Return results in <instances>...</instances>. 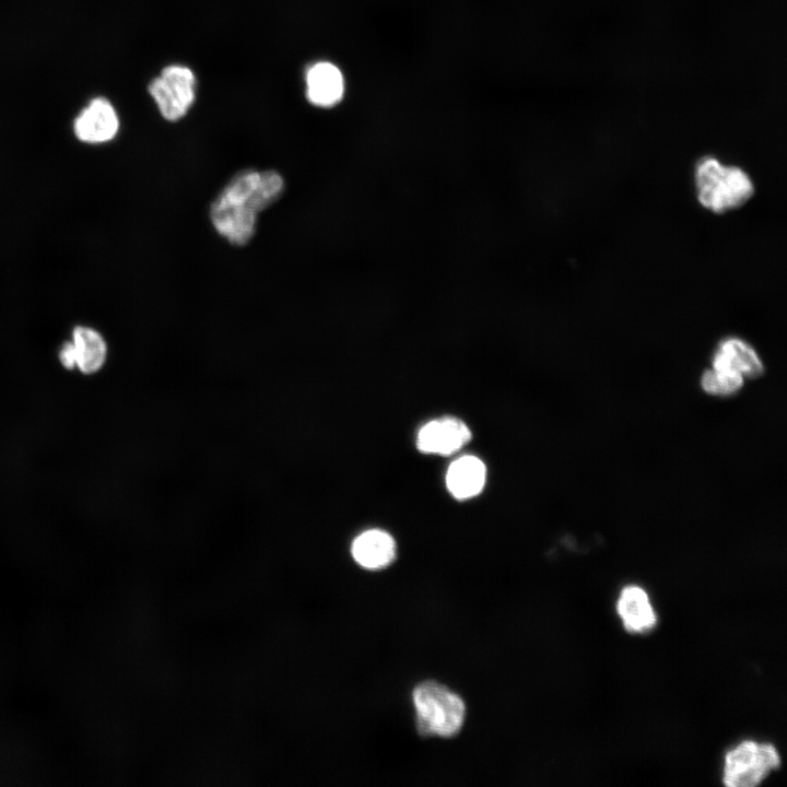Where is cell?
Returning <instances> with one entry per match:
<instances>
[{"mask_svg":"<svg viewBox=\"0 0 787 787\" xmlns=\"http://www.w3.org/2000/svg\"><path fill=\"white\" fill-rule=\"evenodd\" d=\"M694 186L698 203L715 214L741 208L755 191L753 180L744 169L723 164L714 156L697 161Z\"/></svg>","mask_w":787,"mask_h":787,"instance_id":"cell-2","label":"cell"},{"mask_svg":"<svg viewBox=\"0 0 787 787\" xmlns=\"http://www.w3.org/2000/svg\"><path fill=\"white\" fill-rule=\"evenodd\" d=\"M743 385V375L732 369H708L701 378L702 388L710 395L727 396Z\"/></svg>","mask_w":787,"mask_h":787,"instance_id":"cell-14","label":"cell"},{"mask_svg":"<svg viewBox=\"0 0 787 787\" xmlns=\"http://www.w3.org/2000/svg\"><path fill=\"white\" fill-rule=\"evenodd\" d=\"M195 82L189 68L172 64L149 84V93L166 120L176 121L187 114L195 101Z\"/></svg>","mask_w":787,"mask_h":787,"instance_id":"cell-5","label":"cell"},{"mask_svg":"<svg viewBox=\"0 0 787 787\" xmlns=\"http://www.w3.org/2000/svg\"><path fill=\"white\" fill-rule=\"evenodd\" d=\"M71 343L75 354V369L84 375H93L103 368L108 348L99 331L89 326H77L72 331Z\"/></svg>","mask_w":787,"mask_h":787,"instance_id":"cell-13","label":"cell"},{"mask_svg":"<svg viewBox=\"0 0 787 787\" xmlns=\"http://www.w3.org/2000/svg\"><path fill=\"white\" fill-rule=\"evenodd\" d=\"M412 696L421 735L451 737L462 727L463 701L443 684L425 681L414 689Z\"/></svg>","mask_w":787,"mask_h":787,"instance_id":"cell-3","label":"cell"},{"mask_svg":"<svg viewBox=\"0 0 787 787\" xmlns=\"http://www.w3.org/2000/svg\"><path fill=\"white\" fill-rule=\"evenodd\" d=\"M779 763V755L772 744L743 741L725 756L724 784L754 787Z\"/></svg>","mask_w":787,"mask_h":787,"instance_id":"cell-4","label":"cell"},{"mask_svg":"<svg viewBox=\"0 0 787 787\" xmlns=\"http://www.w3.org/2000/svg\"><path fill=\"white\" fill-rule=\"evenodd\" d=\"M120 121L116 108L103 96L92 98L73 120L75 138L86 144H103L119 132Z\"/></svg>","mask_w":787,"mask_h":787,"instance_id":"cell-6","label":"cell"},{"mask_svg":"<svg viewBox=\"0 0 787 787\" xmlns=\"http://www.w3.org/2000/svg\"><path fill=\"white\" fill-rule=\"evenodd\" d=\"M351 552L362 567L380 569L395 560L396 542L385 530L369 529L354 539Z\"/></svg>","mask_w":787,"mask_h":787,"instance_id":"cell-10","label":"cell"},{"mask_svg":"<svg viewBox=\"0 0 787 787\" xmlns=\"http://www.w3.org/2000/svg\"><path fill=\"white\" fill-rule=\"evenodd\" d=\"M713 368L732 369L743 376L754 377L761 375L764 367L751 344L738 337H728L717 345Z\"/></svg>","mask_w":787,"mask_h":787,"instance_id":"cell-11","label":"cell"},{"mask_svg":"<svg viewBox=\"0 0 787 787\" xmlns=\"http://www.w3.org/2000/svg\"><path fill=\"white\" fill-rule=\"evenodd\" d=\"M486 468L483 461L471 455L454 460L446 472V486L456 500L465 501L480 494L484 488Z\"/></svg>","mask_w":787,"mask_h":787,"instance_id":"cell-9","label":"cell"},{"mask_svg":"<svg viewBox=\"0 0 787 787\" xmlns=\"http://www.w3.org/2000/svg\"><path fill=\"white\" fill-rule=\"evenodd\" d=\"M472 437L469 426L455 416H443L425 423L418 432L419 451L449 456L459 451Z\"/></svg>","mask_w":787,"mask_h":787,"instance_id":"cell-7","label":"cell"},{"mask_svg":"<svg viewBox=\"0 0 787 787\" xmlns=\"http://www.w3.org/2000/svg\"><path fill=\"white\" fill-rule=\"evenodd\" d=\"M616 611L629 632L643 633L656 625V614L648 595L638 586L632 585L622 589Z\"/></svg>","mask_w":787,"mask_h":787,"instance_id":"cell-12","label":"cell"},{"mask_svg":"<svg viewBox=\"0 0 787 787\" xmlns=\"http://www.w3.org/2000/svg\"><path fill=\"white\" fill-rule=\"evenodd\" d=\"M58 360L66 369H75V354L71 341L62 343L58 351Z\"/></svg>","mask_w":787,"mask_h":787,"instance_id":"cell-15","label":"cell"},{"mask_svg":"<svg viewBox=\"0 0 787 787\" xmlns=\"http://www.w3.org/2000/svg\"><path fill=\"white\" fill-rule=\"evenodd\" d=\"M344 93V79L340 69L331 62L314 63L306 72V95L319 107L338 104Z\"/></svg>","mask_w":787,"mask_h":787,"instance_id":"cell-8","label":"cell"},{"mask_svg":"<svg viewBox=\"0 0 787 787\" xmlns=\"http://www.w3.org/2000/svg\"><path fill=\"white\" fill-rule=\"evenodd\" d=\"M260 171L237 172L220 190L210 205V221L216 233L235 246H245L254 237L258 214Z\"/></svg>","mask_w":787,"mask_h":787,"instance_id":"cell-1","label":"cell"}]
</instances>
